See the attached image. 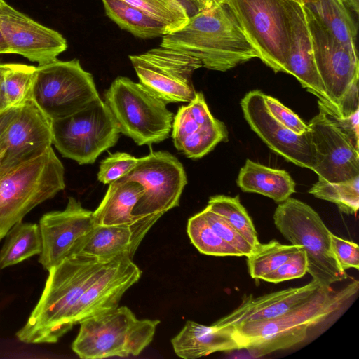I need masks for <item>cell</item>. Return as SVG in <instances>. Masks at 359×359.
Wrapping results in <instances>:
<instances>
[{"mask_svg": "<svg viewBox=\"0 0 359 359\" xmlns=\"http://www.w3.org/2000/svg\"><path fill=\"white\" fill-rule=\"evenodd\" d=\"M160 46L184 52L198 59L203 67L220 72L259 58L224 0L190 16L182 27L163 36Z\"/></svg>", "mask_w": 359, "mask_h": 359, "instance_id": "cell-1", "label": "cell"}, {"mask_svg": "<svg viewBox=\"0 0 359 359\" xmlns=\"http://www.w3.org/2000/svg\"><path fill=\"white\" fill-rule=\"evenodd\" d=\"M109 261L74 255L51 267L41 297L17 338L27 344L56 343L71 330L72 309Z\"/></svg>", "mask_w": 359, "mask_h": 359, "instance_id": "cell-2", "label": "cell"}, {"mask_svg": "<svg viewBox=\"0 0 359 359\" xmlns=\"http://www.w3.org/2000/svg\"><path fill=\"white\" fill-rule=\"evenodd\" d=\"M358 289L356 280L337 290L320 287L308 299L280 316L247 322L231 330L241 349L255 357L286 349L304 341L311 327L342 310Z\"/></svg>", "mask_w": 359, "mask_h": 359, "instance_id": "cell-3", "label": "cell"}, {"mask_svg": "<svg viewBox=\"0 0 359 359\" xmlns=\"http://www.w3.org/2000/svg\"><path fill=\"white\" fill-rule=\"evenodd\" d=\"M159 323L137 319L128 307L117 306L81 322L72 348L82 359L135 356L151 342Z\"/></svg>", "mask_w": 359, "mask_h": 359, "instance_id": "cell-4", "label": "cell"}, {"mask_svg": "<svg viewBox=\"0 0 359 359\" xmlns=\"http://www.w3.org/2000/svg\"><path fill=\"white\" fill-rule=\"evenodd\" d=\"M65 187V168L50 147L0 179V240L36 205Z\"/></svg>", "mask_w": 359, "mask_h": 359, "instance_id": "cell-5", "label": "cell"}, {"mask_svg": "<svg viewBox=\"0 0 359 359\" xmlns=\"http://www.w3.org/2000/svg\"><path fill=\"white\" fill-rule=\"evenodd\" d=\"M273 222L284 238L304 250L307 272L321 287L348 278L332 251V232L311 206L289 197L276 208Z\"/></svg>", "mask_w": 359, "mask_h": 359, "instance_id": "cell-6", "label": "cell"}, {"mask_svg": "<svg viewBox=\"0 0 359 359\" xmlns=\"http://www.w3.org/2000/svg\"><path fill=\"white\" fill-rule=\"evenodd\" d=\"M316 66L332 103L342 117L359 109V61L356 48L337 40L316 15L303 5Z\"/></svg>", "mask_w": 359, "mask_h": 359, "instance_id": "cell-7", "label": "cell"}, {"mask_svg": "<svg viewBox=\"0 0 359 359\" xmlns=\"http://www.w3.org/2000/svg\"><path fill=\"white\" fill-rule=\"evenodd\" d=\"M104 102L119 130L137 145H151L167 139L173 114L166 103L140 83L118 76L104 93Z\"/></svg>", "mask_w": 359, "mask_h": 359, "instance_id": "cell-8", "label": "cell"}, {"mask_svg": "<svg viewBox=\"0 0 359 359\" xmlns=\"http://www.w3.org/2000/svg\"><path fill=\"white\" fill-rule=\"evenodd\" d=\"M30 99L50 121L71 116L100 100L93 75L78 59L36 67Z\"/></svg>", "mask_w": 359, "mask_h": 359, "instance_id": "cell-9", "label": "cell"}, {"mask_svg": "<svg viewBox=\"0 0 359 359\" xmlns=\"http://www.w3.org/2000/svg\"><path fill=\"white\" fill-rule=\"evenodd\" d=\"M51 130L53 144L57 151L80 165L93 163L116 144L121 133L101 99L71 116L51 121Z\"/></svg>", "mask_w": 359, "mask_h": 359, "instance_id": "cell-10", "label": "cell"}, {"mask_svg": "<svg viewBox=\"0 0 359 359\" xmlns=\"http://www.w3.org/2000/svg\"><path fill=\"white\" fill-rule=\"evenodd\" d=\"M121 180L140 183L144 194L133 210V215L142 222L153 226L166 212L179 205L187 183L182 164L165 151H151L138 158L136 165Z\"/></svg>", "mask_w": 359, "mask_h": 359, "instance_id": "cell-11", "label": "cell"}, {"mask_svg": "<svg viewBox=\"0 0 359 359\" xmlns=\"http://www.w3.org/2000/svg\"><path fill=\"white\" fill-rule=\"evenodd\" d=\"M129 59L139 83L166 104L189 102L195 97L191 76L203 67L196 57L159 45Z\"/></svg>", "mask_w": 359, "mask_h": 359, "instance_id": "cell-12", "label": "cell"}, {"mask_svg": "<svg viewBox=\"0 0 359 359\" xmlns=\"http://www.w3.org/2000/svg\"><path fill=\"white\" fill-rule=\"evenodd\" d=\"M256 48L259 59L275 72H285L288 57L283 0H224Z\"/></svg>", "mask_w": 359, "mask_h": 359, "instance_id": "cell-13", "label": "cell"}, {"mask_svg": "<svg viewBox=\"0 0 359 359\" xmlns=\"http://www.w3.org/2000/svg\"><path fill=\"white\" fill-rule=\"evenodd\" d=\"M51 121L29 98L0 139V179L52 147Z\"/></svg>", "mask_w": 359, "mask_h": 359, "instance_id": "cell-14", "label": "cell"}, {"mask_svg": "<svg viewBox=\"0 0 359 359\" xmlns=\"http://www.w3.org/2000/svg\"><path fill=\"white\" fill-rule=\"evenodd\" d=\"M42 251L39 262L48 271L65 259L74 255L96 226L93 212L69 197L62 210L44 214L39 221Z\"/></svg>", "mask_w": 359, "mask_h": 359, "instance_id": "cell-15", "label": "cell"}, {"mask_svg": "<svg viewBox=\"0 0 359 359\" xmlns=\"http://www.w3.org/2000/svg\"><path fill=\"white\" fill-rule=\"evenodd\" d=\"M241 106L251 129L272 151L287 161L312 170L314 148L310 130L298 135L279 123L269 111L264 93L259 90L246 93Z\"/></svg>", "mask_w": 359, "mask_h": 359, "instance_id": "cell-16", "label": "cell"}, {"mask_svg": "<svg viewBox=\"0 0 359 359\" xmlns=\"http://www.w3.org/2000/svg\"><path fill=\"white\" fill-rule=\"evenodd\" d=\"M318 180L344 182L359 176V149L319 110L309 123Z\"/></svg>", "mask_w": 359, "mask_h": 359, "instance_id": "cell-17", "label": "cell"}, {"mask_svg": "<svg viewBox=\"0 0 359 359\" xmlns=\"http://www.w3.org/2000/svg\"><path fill=\"white\" fill-rule=\"evenodd\" d=\"M0 30L9 53L18 54L39 65L55 61L67 48L65 38L15 9L0 3Z\"/></svg>", "mask_w": 359, "mask_h": 359, "instance_id": "cell-18", "label": "cell"}, {"mask_svg": "<svg viewBox=\"0 0 359 359\" xmlns=\"http://www.w3.org/2000/svg\"><path fill=\"white\" fill-rule=\"evenodd\" d=\"M141 274L128 253L110 260L72 309L68 319L70 328L90 317L116 308L124 293L139 280Z\"/></svg>", "mask_w": 359, "mask_h": 359, "instance_id": "cell-19", "label": "cell"}, {"mask_svg": "<svg viewBox=\"0 0 359 359\" xmlns=\"http://www.w3.org/2000/svg\"><path fill=\"white\" fill-rule=\"evenodd\" d=\"M186 106H181L173 118L172 137L176 149L187 157L198 159L221 142L228 141L225 124L210 113L202 93Z\"/></svg>", "mask_w": 359, "mask_h": 359, "instance_id": "cell-20", "label": "cell"}, {"mask_svg": "<svg viewBox=\"0 0 359 359\" xmlns=\"http://www.w3.org/2000/svg\"><path fill=\"white\" fill-rule=\"evenodd\" d=\"M283 2L288 41L285 73L294 76L303 88L315 95L322 103L333 106L316 66L311 36L303 5L293 0H283Z\"/></svg>", "mask_w": 359, "mask_h": 359, "instance_id": "cell-21", "label": "cell"}, {"mask_svg": "<svg viewBox=\"0 0 359 359\" xmlns=\"http://www.w3.org/2000/svg\"><path fill=\"white\" fill-rule=\"evenodd\" d=\"M321 286L312 280L299 287L288 288L258 297L247 296L238 307L214 324L219 327L233 328L241 324L280 316L311 297Z\"/></svg>", "mask_w": 359, "mask_h": 359, "instance_id": "cell-22", "label": "cell"}, {"mask_svg": "<svg viewBox=\"0 0 359 359\" xmlns=\"http://www.w3.org/2000/svg\"><path fill=\"white\" fill-rule=\"evenodd\" d=\"M148 229L134 225H96L76 250L81 255L102 261H109L128 253L133 258Z\"/></svg>", "mask_w": 359, "mask_h": 359, "instance_id": "cell-23", "label": "cell"}, {"mask_svg": "<svg viewBox=\"0 0 359 359\" xmlns=\"http://www.w3.org/2000/svg\"><path fill=\"white\" fill-rule=\"evenodd\" d=\"M171 344L176 355L184 359H196L219 351L241 349L231 329L214 323L205 325L187 320Z\"/></svg>", "mask_w": 359, "mask_h": 359, "instance_id": "cell-24", "label": "cell"}, {"mask_svg": "<svg viewBox=\"0 0 359 359\" xmlns=\"http://www.w3.org/2000/svg\"><path fill=\"white\" fill-rule=\"evenodd\" d=\"M144 194L142 186L129 180H116L108 189L97 209L93 212L97 226L134 225L140 223L133 210Z\"/></svg>", "mask_w": 359, "mask_h": 359, "instance_id": "cell-25", "label": "cell"}, {"mask_svg": "<svg viewBox=\"0 0 359 359\" xmlns=\"http://www.w3.org/2000/svg\"><path fill=\"white\" fill-rule=\"evenodd\" d=\"M236 182L243 191L259 194L277 203L295 192V182L287 172L250 159L241 168Z\"/></svg>", "mask_w": 359, "mask_h": 359, "instance_id": "cell-26", "label": "cell"}, {"mask_svg": "<svg viewBox=\"0 0 359 359\" xmlns=\"http://www.w3.org/2000/svg\"><path fill=\"white\" fill-rule=\"evenodd\" d=\"M102 1L107 16L137 37L152 39L168 33L164 24L123 0Z\"/></svg>", "mask_w": 359, "mask_h": 359, "instance_id": "cell-27", "label": "cell"}, {"mask_svg": "<svg viewBox=\"0 0 359 359\" xmlns=\"http://www.w3.org/2000/svg\"><path fill=\"white\" fill-rule=\"evenodd\" d=\"M6 236L0 250V269L40 255L42 251V238L37 224L19 222Z\"/></svg>", "mask_w": 359, "mask_h": 359, "instance_id": "cell-28", "label": "cell"}, {"mask_svg": "<svg viewBox=\"0 0 359 359\" xmlns=\"http://www.w3.org/2000/svg\"><path fill=\"white\" fill-rule=\"evenodd\" d=\"M36 67L0 62V111L21 106L30 98Z\"/></svg>", "mask_w": 359, "mask_h": 359, "instance_id": "cell-29", "label": "cell"}, {"mask_svg": "<svg viewBox=\"0 0 359 359\" xmlns=\"http://www.w3.org/2000/svg\"><path fill=\"white\" fill-rule=\"evenodd\" d=\"M340 42L356 48L357 27L351 12L339 0H316L305 4Z\"/></svg>", "mask_w": 359, "mask_h": 359, "instance_id": "cell-30", "label": "cell"}, {"mask_svg": "<svg viewBox=\"0 0 359 359\" xmlns=\"http://www.w3.org/2000/svg\"><path fill=\"white\" fill-rule=\"evenodd\" d=\"M301 248L292 244H281L276 240L264 244L259 243L247 257L250 276L254 279H262Z\"/></svg>", "mask_w": 359, "mask_h": 359, "instance_id": "cell-31", "label": "cell"}, {"mask_svg": "<svg viewBox=\"0 0 359 359\" xmlns=\"http://www.w3.org/2000/svg\"><path fill=\"white\" fill-rule=\"evenodd\" d=\"M206 207L224 218L251 244L253 248L259 243L253 222L245 208L241 203L238 196H212Z\"/></svg>", "mask_w": 359, "mask_h": 359, "instance_id": "cell-32", "label": "cell"}, {"mask_svg": "<svg viewBox=\"0 0 359 359\" xmlns=\"http://www.w3.org/2000/svg\"><path fill=\"white\" fill-rule=\"evenodd\" d=\"M187 231L192 244L201 253L213 256H243L212 229L201 212L189 219Z\"/></svg>", "mask_w": 359, "mask_h": 359, "instance_id": "cell-33", "label": "cell"}, {"mask_svg": "<svg viewBox=\"0 0 359 359\" xmlns=\"http://www.w3.org/2000/svg\"><path fill=\"white\" fill-rule=\"evenodd\" d=\"M309 193L318 198L335 203L346 214L356 215L359 208V176L337 183L318 180Z\"/></svg>", "mask_w": 359, "mask_h": 359, "instance_id": "cell-34", "label": "cell"}, {"mask_svg": "<svg viewBox=\"0 0 359 359\" xmlns=\"http://www.w3.org/2000/svg\"><path fill=\"white\" fill-rule=\"evenodd\" d=\"M201 213L212 229L224 241L239 250L243 256L248 257L251 254L253 247L224 218L207 207L201 211Z\"/></svg>", "mask_w": 359, "mask_h": 359, "instance_id": "cell-35", "label": "cell"}, {"mask_svg": "<svg viewBox=\"0 0 359 359\" xmlns=\"http://www.w3.org/2000/svg\"><path fill=\"white\" fill-rule=\"evenodd\" d=\"M138 158L125 152L111 154L100 165L97 180L109 184L126 175L137 163Z\"/></svg>", "mask_w": 359, "mask_h": 359, "instance_id": "cell-36", "label": "cell"}, {"mask_svg": "<svg viewBox=\"0 0 359 359\" xmlns=\"http://www.w3.org/2000/svg\"><path fill=\"white\" fill-rule=\"evenodd\" d=\"M307 273V259L306 252L299 249L273 271L264 276L261 280L278 283L299 278Z\"/></svg>", "mask_w": 359, "mask_h": 359, "instance_id": "cell-37", "label": "cell"}, {"mask_svg": "<svg viewBox=\"0 0 359 359\" xmlns=\"http://www.w3.org/2000/svg\"><path fill=\"white\" fill-rule=\"evenodd\" d=\"M123 1L142 10L164 24L167 27L168 33L180 29L186 24L159 0Z\"/></svg>", "mask_w": 359, "mask_h": 359, "instance_id": "cell-38", "label": "cell"}, {"mask_svg": "<svg viewBox=\"0 0 359 359\" xmlns=\"http://www.w3.org/2000/svg\"><path fill=\"white\" fill-rule=\"evenodd\" d=\"M318 109L331 121L359 149V109L348 117H342L332 106L318 100Z\"/></svg>", "mask_w": 359, "mask_h": 359, "instance_id": "cell-39", "label": "cell"}, {"mask_svg": "<svg viewBox=\"0 0 359 359\" xmlns=\"http://www.w3.org/2000/svg\"><path fill=\"white\" fill-rule=\"evenodd\" d=\"M264 100L270 114L283 126L298 135L309 130V126L297 114L284 106L278 100L264 94Z\"/></svg>", "mask_w": 359, "mask_h": 359, "instance_id": "cell-40", "label": "cell"}, {"mask_svg": "<svg viewBox=\"0 0 359 359\" xmlns=\"http://www.w3.org/2000/svg\"><path fill=\"white\" fill-rule=\"evenodd\" d=\"M331 246L340 266L344 269H359L358 245L351 241L339 238L332 233L330 236Z\"/></svg>", "mask_w": 359, "mask_h": 359, "instance_id": "cell-41", "label": "cell"}, {"mask_svg": "<svg viewBox=\"0 0 359 359\" xmlns=\"http://www.w3.org/2000/svg\"><path fill=\"white\" fill-rule=\"evenodd\" d=\"M165 6L170 9L185 23L191 15L189 5L184 0H159Z\"/></svg>", "mask_w": 359, "mask_h": 359, "instance_id": "cell-42", "label": "cell"}, {"mask_svg": "<svg viewBox=\"0 0 359 359\" xmlns=\"http://www.w3.org/2000/svg\"><path fill=\"white\" fill-rule=\"evenodd\" d=\"M20 107H13L0 111V139L10 123L18 115Z\"/></svg>", "mask_w": 359, "mask_h": 359, "instance_id": "cell-43", "label": "cell"}, {"mask_svg": "<svg viewBox=\"0 0 359 359\" xmlns=\"http://www.w3.org/2000/svg\"><path fill=\"white\" fill-rule=\"evenodd\" d=\"M189 5L191 15L207 10L222 0H184Z\"/></svg>", "mask_w": 359, "mask_h": 359, "instance_id": "cell-44", "label": "cell"}, {"mask_svg": "<svg viewBox=\"0 0 359 359\" xmlns=\"http://www.w3.org/2000/svg\"><path fill=\"white\" fill-rule=\"evenodd\" d=\"M351 12H354L356 15L359 11V3L355 0H339Z\"/></svg>", "mask_w": 359, "mask_h": 359, "instance_id": "cell-45", "label": "cell"}, {"mask_svg": "<svg viewBox=\"0 0 359 359\" xmlns=\"http://www.w3.org/2000/svg\"><path fill=\"white\" fill-rule=\"evenodd\" d=\"M5 53H9V50L0 30V54Z\"/></svg>", "mask_w": 359, "mask_h": 359, "instance_id": "cell-46", "label": "cell"}, {"mask_svg": "<svg viewBox=\"0 0 359 359\" xmlns=\"http://www.w3.org/2000/svg\"><path fill=\"white\" fill-rule=\"evenodd\" d=\"M293 1H295L302 5H305V4H308L310 3H313V2L316 1V0H293Z\"/></svg>", "mask_w": 359, "mask_h": 359, "instance_id": "cell-47", "label": "cell"}, {"mask_svg": "<svg viewBox=\"0 0 359 359\" xmlns=\"http://www.w3.org/2000/svg\"><path fill=\"white\" fill-rule=\"evenodd\" d=\"M356 2L359 3V0H355Z\"/></svg>", "mask_w": 359, "mask_h": 359, "instance_id": "cell-48", "label": "cell"}, {"mask_svg": "<svg viewBox=\"0 0 359 359\" xmlns=\"http://www.w3.org/2000/svg\"><path fill=\"white\" fill-rule=\"evenodd\" d=\"M3 1H4V0H0V3H1Z\"/></svg>", "mask_w": 359, "mask_h": 359, "instance_id": "cell-49", "label": "cell"}]
</instances>
